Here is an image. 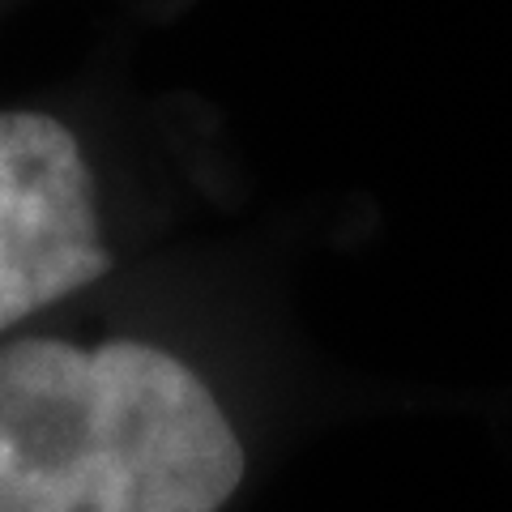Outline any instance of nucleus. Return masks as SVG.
Instances as JSON below:
<instances>
[{
    "label": "nucleus",
    "mask_w": 512,
    "mask_h": 512,
    "mask_svg": "<svg viewBox=\"0 0 512 512\" xmlns=\"http://www.w3.org/2000/svg\"><path fill=\"white\" fill-rule=\"evenodd\" d=\"M244 470L231 414L175 350L0 346V512H222Z\"/></svg>",
    "instance_id": "f257e3e1"
},
{
    "label": "nucleus",
    "mask_w": 512,
    "mask_h": 512,
    "mask_svg": "<svg viewBox=\"0 0 512 512\" xmlns=\"http://www.w3.org/2000/svg\"><path fill=\"white\" fill-rule=\"evenodd\" d=\"M111 269L82 141L47 111H0V338Z\"/></svg>",
    "instance_id": "f03ea898"
}]
</instances>
